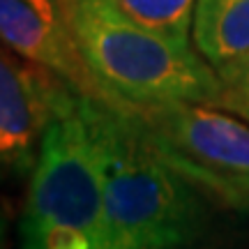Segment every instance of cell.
I'll use <instances>...</instances> for the list:
<instances>
[{"instance_id": "obj_1", "label": "cell", "mask_w": 249, "mask_h": 249, "mask_svg": "<svg viewBox=\"0 0 249 249\" xmlns=\"http://www.w3.org/2000/svg\"><path fill=\"white\" fill-rule=\"evenodd\" d=\"M104 180L108 249H226L219 205L178 173L132 113L83 95Z\"/></svg>"}, {"instance_id": "obj_2", "label": "cell", "mask_w": 249, "mask_h": 249, "mask_svg": "<svg viewBox=\"0 0 249 249\" xmlns=\"http://www.w3.org/2000/svg\"><path fill=\"white\" fill-rule=\"evenodd\" d=\"M83 58L107 90V104H219V74L192 44L155 35L104 0H60Z\"/></svg>"}, {"instance_id": "obj_3", "label": "cell", "mask_w": 249, "mask_h": 249, "mask_svg": "<svg viewBox=\"0 0 249 249\" xmlns=\"http://www.w3.org/2000/svg\"><path fill=\"white\" fill-rule=\"evenodd\" d=\"M21 249H108L104 180L83 95L44 136L21 217Z\"/></svg>"}, {"instance_id": "obj_4", "label": "cell", "mask_w": 249, "mask_h": 249, "mask_svg": "<svg viewBox=\"0 0 249 249\" xmlns=\"http://www.w3.org/2000/svg\"><path fill=\"white\" fill-rule=\"evenodd\" d=\"M152 148L210 201L249 213V124L222 108L166 102L120 104Z\"/></svg>"}, {"instance_id": "obj_5", "label": "cell", "mask_w": 249, "mask_h": 249, "mask_svg": "<svg viewBox=\"0 0 249 249\" xmlns=\"http://www.w3.org/2000/svg\"><path fill=\"white\" fill-rule=\"evenodd\" d=\"M81 92L58 74L5 49L0 58V152L2 164L30 176L51 124Z\"/></svg>"}, {"instance_id": "obj_6", "label": "cell", "mask_w": 249, "mask_h": 249, "mask_svg": "<svg viewBox=\"0 0 249 249\" xmlns=\"http://www.w3.org/2000/svg\"><path fill=\"white\" fill-rule=\"evenodd\" d=\"M0 33L17 55L58 74L81 95L107 102V90L70 33L60 0H0Z\"/></svg>"}, {"instance_id": "obj_7", "label": "cell", "mask_w": 249, "mask_h": 249, "mask_svg": "<svg viewBox=\"0 0 249 249\" xmlns=\"http://www.w3.org/2000/svg\"><path fill=\"white\" fill-rule=\"evenodd\" d=\"M192 44L214 70L249 51V0H196Z\"/></svg>"}, {"instance_id": "obj_8", "label": "cell", "mask_w": 249, "mask_h": 249, "mask_svg": "<svg viewBox=\"0 0 249 249\" xmlns=\"http://www.w3.org/2000/svg\"><path fill=\"white\" fill-rule=\"evenodd\" d=\"M132 23L178 42L192 44L196 0H104ZM194 46V44H192Z\"/></svg>"}, {"instance_id": "obj_9", "label": "cell", "mask_w": 249, "mask_h": 249, "mask_svg": "<svg viewBox=\"0 0 249 249\" xmlns=\"http://www.w3.org/2000/svg\"><path fill=\"white\" fill-rule=\"evenodd\" d=\"M217 74L222 81V95L217 108L249 124V51L224 65L222 70H217Z\"/></svg>"}]
</instances>
